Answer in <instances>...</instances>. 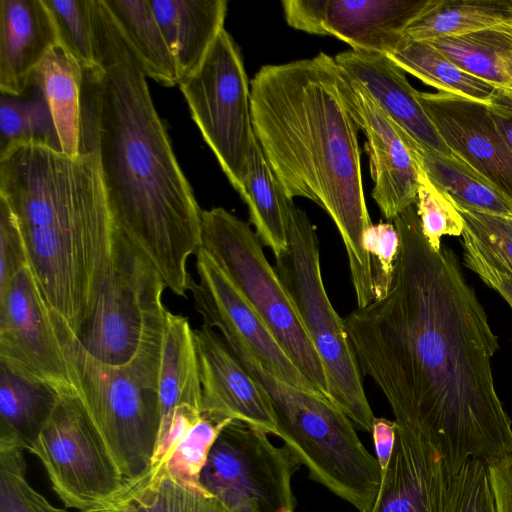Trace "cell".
<instances>
[{"label": "cell", "instance_id": "obj_8", "mask_svg": "<svg viewBox=\"0 0 512 512\" xmlns=\"http://www.w3.org/2000/svg\"><path fill=\"white\" fill-rule=\"evenodd\" d=\"M165 289L150 260L116 229L107 278L89 318L74 334L77 343L110 366L160 356L168 313Z\"/></svg>", "mask_w": 512, "mask_h": 512}, {"label": "cell", "instance_id": "obj_42", "mask_svg": "<svg viewBox=\"0 0 512 512\" xmlns=\"http://www.w3.org/2000/svg\"><path fill=\"white\" fill-rule=\"evenodd\" d=\"M463 247L466 267L474 271L484 283L498 292L512 309V276L492 266L466 238H463Z\"/></svg>", "mask_w": 512, "mask_h": 512}, {"label": "cell", "instance_id": "obj_13", "mask_svg": "<svg viewBox=\"0 0 512 512\" xmlns=\"http://www.w3.org/2000/svg\"><path fill=\"white\" fill-rule=\"evenodd\" d=\"M0 364L58 395L76 394V382L59 327L29 267L0 292Z\"/></svg>", "mask_w": 512, "mask_h": 512}, {"label": "cell", "instance_id": "obj_5", "mask_svg": "<svg viewBox=\"0 0 512 512\" xmlns=\"http://www.w3.org/2000/svg\"><path fill=\"white\" fill-rule=\"evenodd\" d=\"M241 365L266 393L283 439L310 477L352 504L369 512L376 499L382 470L361 443L349 417L323 394L295 387L266 370L238 339L223 338Z\"/></svg>", "mask_w": 512, "mask_h": 512}, {"label": "cell", "instance_id": "obj_18", "mask_svg": "<svg viewBox=\"0 0 512 512\" xmlns=\"http://www.w3.org/2000/svg\"><path fill=\"white\" fill-rule=\"evenodd\" d=\"M203 412L237 420L277 436L270 401L233 355L221 335L203 326L194 330Z\"/></svg>", "mask_w": 512, "mask_h": 512}, {"label": "cell", "instance_id": "obj_34", "mask_svg": "<svg viewBox=\"0 0 512 512\" xmlns=\"http://www.w3.org/2000/svg\"><path fill=\"white\" fill-rule=\"evenodd\" d=\"M59 44L83 70L97 66L92 0H44Z\"/></svg>", "mask_w": 512, "mask_h": 512}, {"label": "cell", "instance_id": "obj_21", "mask_svg": "<svg viewBox=\"0 0 512 512\" xmlns=\"http://www.w3.org/2000/svg\"><path fill=\"white\" fill-rule=\"evenodd\" d=\"M426 0H319L321 35H332L352 50L389 55Z\"/></svg>", "mask_w": 512, "mask_h": 512}, {"label": "cell", "instance_id": "obj_3", "mask_svg": "<svg viewBox=\"0 0 512 512\" xmlns=\"http://www.w3.org/2000/svg\"><path fill=\"white\" fill-rule=\"evenodd\" d=\"M334 57L265 65L250 83L254 135L290 199L318 204L346 250L357 308L374 300L363 236L372 225L363 189L359 126L339 87Z\"/></svg>", "mask_w": 512, "mask_h": 512}, {"label": "cell", "instance_id": "obj_28", "mask_svg": "<svg viewBox=\"0 0 512 512\" xmlns=\"http://www.w3.org/2000/svg\"><path fill=\"white\" fill-rule=\"evenodd\" d=\"M113 22L146 77L162 86L179 85L178 66L149 0H103Z\"/></svg>", "mask_w": 512, "mask_h": 512}, {"label": "cell", "instance_id": "obj_12", "mask_svg": "<svg viewBox=\"0 0 512 512\" xmlns=\"http://www.w3.org/2000/svg\"><path fill=\"white\" fill-rule=\"evenodd\" d=\"M267 435L232 420L210 449L199 483L230 512H294L291 478L298 462Z\"/></svg>", "mask_w": 512, "mask_h": 512}, {"label": "cell", "instance_id": "obj_43", "mask_svg": "<svg viewBox=\"0 0 512 512\" xmlns=\"http://www.w3.org/2000/svg\"><path fill=\"white\" fill-rule=\"evenodd\" d=\"M487 465L497 512H512V451Z\"/></svg>", "mask_w": 512, "mask_h": 512}, {"label": "cell", "instance_id": "obj_9", "mask_svg": "<svg viewBox=\"0 0 512 512\" xmlns=\"http://www.w3.org/2000/svg\"><path fill=\"white\" fill-rule=\"evenodd\" d=\"M318 391L329 398L321 359L263 243L249 223L222 207L202 210V246Z\"/></svg>", "mask_w": 512, "mask_h": 512}, {"label": "cell", "instance_id": "obj_17", "mask_svg": "<svg viewBox=\"0 0 512 512\" xmlns=\"http://www.w3.org/2000/svg\"><path fill=\"white\" fill-rule=\"evenodd\" d=\"M454 477L427 441L396 425L393 451L369 512H450Z\"/></svg>", "mask_w": 512, "mask_h": 512}, {"label": "cell", "instance_id": "obj_40", "mask_svg": "<svg viewBox=\"0 0 512 512\" xmlns=\"http://www.w3.org/2000/svg\"><path fill=\"white\" fill-rule=\"evenodd\" d=\"M450 512H497L486 462L468 459L455 474Z\"/></svg>", "mask_w": 512, "mask_h": 512}, {"label": "cell", "instance_id": "obj_36", "mask_svg": "<svg viewBox=\"0 0 512 512\" xmlns=\"http://www.w3.org/2000/svg\"><path fill=\"white\" fill-rule=\"evenodd\" d=\"M231 421L202 412L201 418L159 464H163L177 478L200 485V472L206 463L210 449L221 430Z\"/></svg>", "mask_w": 512, "mask_h": 512}, {"label": "cell", "instance_id": "obj_38", "mask_svg": "<svg viewBox=\"0 0 512 512\" xmlns=\"http://www.w3.org/2000/svg\"><path fill=\"white\" fill-rule=\"evenodd\" d=\"M0 512H67L50 504L26 481L22 450L0 448Z\"/></svg>", "mask_w": 512, "mask_h": 512}, {"label": "cell", "instance_id": "obj_22", "mask_svg": "<svg viewBox=\"0 0 512 512\" xmlns=\"http://www.w3.org/2000/svg\"><path fill=\"white\" fill-rule=\"evenodd\" d=\"M160 425L151 468L164 458L175 416L203 412L195 333L187 318L168 310L158 373ZM150 468V469H151Z\"/></svg>", "mask_w": 512, "mask_h": 512}, {"label": "cell", "instance_id": "obj_11", "mask_svg": "<svg viewBox=\"0 0 512 512\" xmlns=\"http://www.w3.org/2000/svg\"><path fill=\"white\" fill-rule=\"evenodd\" d=\"M30 452L42 461L64 504L82 512L103 506L126 483L104 437L76 394L58 396Z\"/></svg>", "mask_w": 512, "mask_h": 512}, {"label": "cell", "instance_id": "obj_10", "mask_svg": "<svg viewBox=\"0 0 512 512\" xmlns=\"http://www.w3.org/2000/svg\"><path fill=\"white\" fill-rule=\"evenodd\" d=\"M179 88L204 141L242 196L255 135L243 58L225 28L199 68L182 79Z\"/></svg>", "mask_w": 512, "mask_h": 512}, {"label": "cell", "instance_id": "obj_24", "mask_svg": "<svg viewBox=\"0 0 512 512\" xmlns=\"http://www.w3.org/2000/svg\"><path fill=\"white\" fill-rule=\"evenodd\" d=\"M83 69L58 43L36 70L31 86L49 108L59 150L68 157L81 153V87Z\"/></svg>", "mask_w": 512, "mask_h": 512}, {"label": "cell", "instance_id": "obj_45", "mask_svg": "<svg viewBox=\"0 0 512 512\" xmlns=\"http://www.w3.org/2000/svg\"><path fill=\"white\" fill-rule=\"evenodd\" d=\"M371 432L373 435L376 458L383 472L393 451L396 437V424L394 421L386 418L375 417Z\"/></svg>", "mask_w": 512, "mask_h": 512}, {"label": "cell", "instance_id": "obj_4", "mask_svg": "<svg viewBox=\"0 0 512 512\" xmlns=\"http://www.w3.org/2000/svg\"><path fill=\"white\" fill-rule=\"evenodd\" d=\"M0 198L51 309L76 334L107 278L116 227L95 154L68 157L30 142L0 155Z\"/></svg>", "mask_w": 512, "mask_h": 512}, {"label": "cell", "instance_id": "obj_30", "mask_svg": "<svg viewBox=\"0 0 512 512\" xmlns=\"http://www.w3.org/2000/svg\"><path fill=\"white\" fill-rule=\"evenodd\" d=\"M512 19V0H426L404 31L412 41H432L482 30Z\"/></svg>", "mask_w": 512, "mask_h": 512}, {"label": "cell", "instance_id": "obj_23", "mask_svg": "<svg viewBox=\"0 0 512 512\" xmlns=\"http://www.w3.org/2000/svg\"><path fill=\"white\" fill-rule=\"evenodd\" d=\"M180 81L194 73L224 29L226 0H149ZM180 83V82H179Z\"/></svg>", "mask_w": 512, "mask_h": 512}, {"label": "cell", "instance_id": "obj_44", "mask_svg": "<svg viewBox=\"0 0 512 512\" xmlns=\"http://www.w3.org/2000/svg\"><path fill=\"white\" fill-rule=\"evenodd\" d=\"M487 108L497 131L512 151V87L497 86Z\"/></svg>", "mask_w": 512, "mask_h": 512}, {"label": "cell", "instance_id": "obj_31", "mask_svg": "<svg viewBox=\"0 0 512 512\" xmlns=\"http://www.w3.org/2000/svg\"><path fill=\"white\" fill-rule=\"evenodd\" d=\"M405 73L438 90L488 104L497 86L458 67L428 41L403 39L387 55Z\"/></svg>", "mask_w": 512, "mask_h": 512}, {"label": "cell", "instance_id": "obj_14", "mask_svg": "<svg viewBox=\"0 0 512 512\" xmlns=\"http://www.w3.org/2000/svg\"><path fill=\"white\" fill-rule=\"evenodd\" d=\"M196 272L198 281L192 280L190 291L203 326L216 328L221 337L241 341L266 370L281 380L300 389L320 393L203 247L196 253Z\"/></svg>", "mask_w": 512, "mask_h": 512}, {"label": "cell", "instance_id": "obj_20", "mask_svg": "<svg viewBox=\"0 0 512 512\" xmlns=\"http://www.w3.org/2000/svg\"><path fill=\"white\" fill-rule=\"evenodd\" d=\"M59 43L44 0H0V91L23 96L33 76Z\"/></svg>", "mask_w": 512, "mask_h": 512}, {"label": "cell", "instance_id": "obj_33", "mask_svg": "<svg viewBox=\"0 0 512 512\" xmlns=\"http://www.w3.org/2000/svg\"><path fill=\"white\" fill-rule=\"evenodd\" d=\"M34 88L36 92L30 98L1 94L0 155L30 142L46 144L59 150L47 103L42 93Z\"/></svg>", "mask_w": 512, "mask_h": 512}, {"label": "cell", "instance_id": "obj_35", "mask_svg": "<svg viewBox=\"0 0 512 512\" xmlns=\"http://www.w3.org/2000/svg\"><path fill=\"white\" fill-rule=\"evenodd\" d=\"M453 204L464 220L462 237L492 266L512 276V218Z\"/></svg>", "mask_w": 512, "mask_h": 512}, {"label": "cell", "instance_id": "obj_7", "mask_svg": "<svg viewBox=\"0 0 512 512\" xmlns=\"http://www.w3.org/2000/svg\"><path fill=\"white\" fill-rule=\"evenodd\" d=\"M63 344L72 365L76 395L104 437L125 481L151 468L160 425V356H143L124 366L90 357L60 319Z\"/></svg>", "mask_w": 512, "mask_h": 512}, {"label": "cell", "instance_id": "obj_41", "mask_svg": "<svg viewBox=\"0 0 512 512\" xmlns=\"http://www.w3.org/2000/svg\"><path fill=\"white\" fill-rule=\"evenodd\" d=\"M24 239L7 203L0 198V292L28 266Z\"/></svg>", "mask_w": 512, "mask_h": 512}, {"label": "cell", "instance_id": "obj_37", "mask_svg": "<svg viewBox=\"0 0 512 512\" xmlns=\"http://www.w3.org/2000/svg\"><path fill=\"white\" fill-rule=\"evenodd\" d=\"M417 164L418 189L415 203L421 230L432 248L440 250L443 236H462L464 220L451 199L430 180L418 162Z\"/></svg>", "mask_w": 512, "mask_h": 512}, {"label": "cell", "instance_id": "obj_29", "mask_svg": "<svg viewBox=\"0 0 512 512\" xmlns=\"http://www.w3.org/2000/svg\"><path fill=\"white\" fill-rule=\"evenodd\" d=\"M428 42L468 73L495 86L512 87V19Z\"/></svg>", "mask_w": 512, "mask_h": 512}, {"label": "cell", "instance_id": "obj_16", "mask_svg": "<svg viewBox=\"0 0 512 512\" xmlns=\"http://www.w3.org/2000/svg\"><path fill=\"white\" fill-rule=\"evenodd\" d=\"M417 96L452 154L512 200V151L487 105L447 92L418 91Z\"/></svg>", "mask_w": 512, "mask_h": 512}, {"label": "cell", "instance_id": "obj_32", "mask_svg": "<svg viewBox=\"0 0 512 512\" xmlns=\"http://www.w3.org/2000/svg\"><path fill=\"white\" fill-rule=\"evenodd\" d=\"M248 206L250 222L274 258L288 246L287 221L276 180L256 139L253 140L241 196Z\"/></svg>", "mask_w": 512, "mask_h": 512}, {"label": "cell", "instance_id": "obj_26", "mask_svg": "<svg viewBox=\"0 0 512 512\" xmlns=\"http://www.w3.org/2000/svg\"><path fill=\"white\" fill-rule=\"evenodd\" d=\"M395 127L430 180L454 203L476 211L512 218V200L476 170L453 154L444 155L418 145L396 124Z\"/></svg>", "mask_w": 512, "mask_h": 512}, {"label": "cell", "instance_id": "obj_39", "mask_svg": "<svg viewBox=\"0 0 512 512\" xmlns=\"http://www.w3.org/2000/svg\"><path fill=\"white\" fill-rule=\"evenodd\" d=\"M363 244L371 262L374 300L381 299L393 281L400 250L399 234L393 223L380 221L365 231Z\"/></svg>", "mask_w": 512, "mask_h": 512}, {"label": "cell", "instance_id": "obj_1", "mask_svg": "<svg viewBox=\"0 0 512 512\" xmlns=\"http://www.w3.org/2000/svg\"><path fill=\"white\" fill-rule=\"evenodd\" d=\"M393 224L400 250L387 295L343 319L360 372L452 474L471 458L493 463L512 451L491 367L498 338L457 257L432 248L413 205Z\"/></svg>", "mask_w": 512, "mask_h": 512}, {"label": "cell", "instance_id": "obj_2", "mask_svg": "<svg viewBox=\"0 0 512 512\" xmlns=\"http://www.w3.org/2000/svg\"><path fill=\"white\" fill-rule=\"evenodd\" d=\"M97 66L83 70L81 150L97 159L114 225L186 297L202 209L174 154L139 61L103 0H93Z\"/></svg>", "mask_w": 512, "mask_h": 512}, {"label": "cell", "instance_id": "obj_27", "mask_svg": "<svg viewBox=\"0 0 512 512\" xmlns=\"http://www.w3.org/2000/svg\"><path fill=\"white\" fill-rule=\"evenodd\" d=\"M58 396L50 387L28 381L0 364V448L30 451Z\"/></svg>", "mask_w": 512, "mask_h": 512}, {"label": "cell", "instance_id": "obj_15", "mask_svg": "<svg viewBox=\"0 0 512 512\" xmlns=\"http://www.w3.org/2000/svg\"><path fill=\"white\" fill-rule=\"evenodd\" d=\"M339 71L342 97L367 138L366 151L374 181L371 195L383 216L393 221L416 202L418 164L390 117L361 84L340 68Z\"/></svg>", "mask_w": 512, "mask_h": 512}, {"label": "cell", "instance_id": "obj_25", "mask_svg": "<svg viewBox=\"0 0 512 512\" xmlns=\"http://www.w3.org/2000/svg\"><path fill=\"white\" fill-rule=\"evenodd\" d=\"M88 512L230 511L200 485L177 478L163 464H159L139 479L126 482L112 500Z\"/></svg>", "mask_w": 512, "mask_h": 512}, {"label": "cell", "instance_id": "obj_19", "mask_svg": "<svg viewBox=\"0 0 512 512\" xmlns=\"http://www.w3.org/2000/svg\"><path fill=\"white\" fill-rule=\"evenodd\" d=\"M334 60L418 145L444 155L452 154L419 102L418 90L387 55L349 50L338 53Z\"/></svg>", "mask_w": 512, "mask_h": 512}, {"label": "cell", "instance_id": "obj_6", "mask_svg": "<svg viewBox=\"0 0 512 512\" xmlns=\"http://www.w3.org/2000/svg\"><path fill=\"white\" fill-rule=\"evenodd\" d=\"M280 197L287 221L288 246L275 257V271L321 359L329 399L358 428L371 432L375 416L344 320L335 311L324 286L316 229L281 185Z\"/></svg>", "mask_w": 512, "mask_h": 512}]
</instances>
